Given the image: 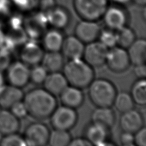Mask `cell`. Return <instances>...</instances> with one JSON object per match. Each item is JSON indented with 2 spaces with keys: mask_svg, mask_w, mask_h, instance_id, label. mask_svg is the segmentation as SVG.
I'll return each mask as SVG.
<instances>
[{
  "mask_svg": "<svg viewBox=\"0 0 146 146\" xmlns=\"http://www.w3.org/2000/svg\"><path fill=\"white\" fill-rule=\"evenodd\" d=\"M55 97L44 88H35L28 91L23 99L28 115L37 121L49 118L57 106Z\"/></svg>",
  "mask_w": 146,
  "mask_h": 146,
  "instance_id": "6da1fadb",
  "label": "cell"
},
{
  "mask_svg": "<svg viewBox=\"0 0 146 146\" xmlns=\"http://www.w3.org/2000/svg\"><path fill=\"white\" fill-rule=\"evenodd\" d=\"M63 74L69 85L85 89L94 79V68L82 58L69 60L63 67Z\"/></svg>",
  "mask_w": 146,
  "mask_h": 146,
  "instance_id": "7a4b0ae2",
  "label": "cell"
},
{
  "mask_svg": "<svg viewBox=\"0 0 146 146\" xmlns=\"http://www.w3.org/2000/svg\"><path fill=\"white\" fill-rule=\"evenodd\" d=\"M90 100L96 107L111 106L117 94L115 86L105 78L94 79L88 87Z\"/></svg>",
  "mask_w": 146,
  "mask_h": 146,
  "instance_id": "3957f363",
  "label": "cell"
},
{
  "mask_svg": "<svg viewBox=\"0 0 146 146\" xmlns=\"http://www.w3.org/2000/svg\"><path fill=\"white\" fill-rule=\"evenodd\" d=\"M109 0H73V7L81 19L98 21L102 19Z\"/></svg>",
  "mask_w": 146,
  "mask_h": 146,
  "instance_id": "277c9868",
  "label": "cell"
},
{
  "mask_svg": "<svg viewBox=\"0 0 146 146\" xmlns=\"http://www.w3.org/2000/svg\"><path fill=\"white\" fill-rule=\"evenodd\" d=\"M78 113L75 109L66 106H57L49 117L53 129L69 131L75 126L78 121Z\"/></svg>",
  "mask_w": 146,
  "mask_h": 146,
  "instance_id": "5b68a950",
  "label": "cell"
},
{
  "mask_svg": "<svg viewBox=\"0 0 146 146\" xmlns=\"http://www.w3.org/2000/svg\"><path fill=\"white\" fill-rule=\"evenodd\" d=\"M50 130L46 124L35 122L27 127L23 138L26 145L45 146L48 145Z\"/></svg>",
  "mask_w": 146,
  "mask_h": 146,
  "instance_id": "8992f818",
  "label": "cell"
},
{
  "mask_svg": "<svg viewBox=\"0 0 146 146\" xmlns=\"http://www.w3.org/2000/svg\"><path fill=\"white\" fill-rule=\"evenodd\" d=\"M105 64L110 71L115 73L126 71L131 66L126 49L117 46L109 49Z\"/></svg>",
  "mask_w": 146,
  "mask_h": 146,
  "instance_id": "52a82bcc",
  "label": "cell"
},
{
  "mask_svg": "<svg viewBox=\"0 0 146 146\" xmlns=\"http://www.w3.org/2000/svg\"><path fill=\"white\" fill-rule=\"evenodd\" d=\"M29 66L21 61L12 62L8 67L5 80L9 85L22 88L30 82Z\"/></svg>",
  "mask_w": 146,
  "mask_h": 146,
  "instance_id": "ba28073f",
  "label": "cell"
},
{
  "mask_svg": "<svg viewBox=\"0 0 146 146\" xmlns=\"http://www.w3.org/2000/svg\"><path fill=\"white\" fill-rule=\"evenodd\" d=\"M108 51L106 46L96 40L85 46L82 58L93 68L100 67L105 64Z\"/></svg>",
  "mask_w": 146,
  "mask_h": 146,
  "instance_id": "9c48e42d",
  "label": "cell"
},
{
  "mask_svg": "<svg viewBox=\"0 0 146 146\" xmlns=\"http://www.w3.org/2000/svg\"><path fill=\"white\" fill-rule=\"evenodd\" d=\"M120 5L108 6L103 16L104 23L108 29L117 31L126 26L127 15L123 8Z\"/></svg>",
  "mask_w": 146,
  "mask_h": 146,
  "instance_id": "30bf717a",
  "label": "cell"
},
{
  "mask_svg": "<svg viewBox=\"0 0 146 146\" xmlns=\"http://www.w3.org/2000/svg\"><path fill=\"white\" fill-rule=\"evenodd\" d=\"M101 31V27L97 21L82 19L76 26L74 35L87 44L97 40Z\"/></svg>",
  "mask_w": 146,
  "mask_h": 146,
  "instance_id": "8fae6325",
  "label": "cell"
},
{
  "mask_svg": "<svg viewBox=\"0 0 146 146\" xmlns=\"http://www.w3.org/2000/svg\"><path fill=\"white\" fill-rule=\"evenodd\" d=\"M45 14L47 23L54 29L62 30L69 25L71 16L66 8L56 5Z\"/></svg>",
  "mask_w": 146,
  "mask_h": 146,
  "instance_id": "7c38bea8",
  "label": "cell"
},
{
  "mask_svg": "<svg viewBox=\"0 0 146 146\" xmlns=\"http://www.w3.org/2000/svg\"><path fill=\"white\" fill-rule=\"evenodd\" d=\"M119 124L122 131L134 133L144 126V118L139 111L133 108L122 113Z\"/></svg>",
  "mask_w": 146,
  "mask_h": 146,
  "instance_id": "4fadbf2b",
  "label": "cell"
},
{
  "mask_svg": "<svg viewBox=\"0 0 146 146\" xmlns=\"http://www.w3.org/2000/svg\"><path fill=\"white\" fill-rule=\"evenodd\" d=\"M85 44L75 35L64 37L61 53L65 58L69 60L82 58Z\"/></svg>",
  "mask_w": 146,
  "mask_h": 146,
  "instance_id": "5bb4252c",
  "label": "cell"
},
{
  "mask_svg": "<svg viewBox=\"0 0 146 146\" xmlns=\"http://www.w3.org/2000/svg\"><path fill=\"white\" fill-rule=\"evenodd\" d=\"M44 49L35 42H28L23 46L20 51L21 61L28 66L40 64L44 56Z\"/></svg>",
  "mask_w": 146,
  "mask_h": 146,
  "instance_id": "9a60e30c",
  "label": "cell"
},
{
  "mask_svg": "<svg viewBox=\"0 0 146 146\" xmlns=\"http://www.w3.org/2000/svg\"><path fill=\"white\" fill-rule=\"evenodd\" d=\"M59 96L62 105L75 110L83 105L85 100L82 89L69 85L62 91Z\"/></svg>",
  "mask_w": 146,
  "mask_h": 146,
  "instance_id": "2e32d148",
  "label": "cell"
},
{
  "mask_svg": "<svg viewBox=\"0 0 146 146\" xmlns=\"http://www.w3.org/2000/svg\"><path fill=\"white\" fill-rule=\"evenodd\" d=\"M108 130L103 125L92 122L86 127L85 138L92 145H106Z\"/></svg>",
  "mask_w": 146,
  "mask_h": 146,
  "instance_id": "e0dca14e",
  "label": "cell"
},
{
  "mask_svg": "<svg viewBox=\"0 0 146 146\" xmlns=\"http://www.w3.org/2000/svg\"><path fill=\"white\" fill-rule=\"evenodd\" d=\"M22 88L11 85H5L0 90V107L1 109H10L24 97Z\"/></svg>",
  "mask_w": 146,
  "mask_h": 146,
  "instance_id": "ac0fdd59",
  "label": "cell"
},
{
  "mask_svg": "<svg viewBox=\"0 0 146 146\" xmlns=\"http://www.w3.org/2000/svg\"><path fill=\"white\" fill-rule=\"evenodd\" d=\"M42 85L44 88L54 96H59L69 85L65 76L60 72H49Z\"/></svg>",
  "mask_w": 146,
  "mask_h": 146,
  "instance_id": "d6986e66",
  "label": "cell"
},
{
  "mask_svg": "<svg viewBox=\"0 0 146 146\" xmlns=\"http://www.w3.org/2000/svg\"><path fill=\"white\" fill-rule=\"evenodd\" d=\"M20 128V119L9 109L0 110V134L3 135L17 133Z\"/></svg>",
  "mask_w": 146,
  "mask_h": 146,
  "instance_id": "ffe728a7",
  "label": "cell"
},
{
  "mask_svg": "<svg viewBox=\"0 0 146 146\" xmlns=\"http://www.w3.org/2000/svg\"><path fill=\"white\" fill-rule=\"evenodd\" d=\"M126 50L131 64L137 66L146 63V40L144 38H136Z\"/></svg>",
  "mask_w": 146,
  "mask_h": 146,
  "instance_id": "44dd1931",
  "label": "cell"
},
{
  "mask_svg": "<svg viewBox=\"0 0 146 146\" xmlns=\"http://www.w3.org/2000/svg\"><path fill=\"white\" fill-rule=\"evenodd\" d=\"M91 119L92 122L100 124L110 129L115 123L116 115L111 106L97 107L92 112Z\"/></svg>",
  "mask_w": 146,
  "mask_h": 146,
  "instance_id": "7402d4cb",
  "label": "cell"
},
{
  "mask_svg": "<svg viewBox=\"0 0 146 146\" xmlns=\"http://www.w3.org/2000/svg\"><path fill=\"white\" fill-rule=\"evenodd\" d=\"M64 40L61 30L53 28L47 31L42 38L44 49L47 51H60Z\"/></svg>",
  "mask_w": 146,
  "mask_h": 146,
  "instance_id": "603a6c76",
  "label": "cell"
},
{
  "mask_svg": "<svg viewBox=\"0 0 146 146\" xmlns=\"http://www.w3.org/2000/svg\"><path fill=\"white\" fill-rule=\"evenodd\" d=\"M64 58L60 51H47L41 63L48 72H60L65 64Z\"/></svg>",
  "mask_w": 146,
  "mask_h": 146,
  "instance_id": "cb8c5ba5",
  "label": "cell"
},
{
  "mask_svg": "<svg viewBox=\"0 0 146 146\" xmlns=\"http://www.w3.org/2000/svg\"><path fill=\"white\" fill-rule=\"evenodd\" d=\"M130 94L135 104L145 106L146 104L145 79H138L132 85Z\"/></svg>",
  "mask_w": 146,
  "mask_h": 146,
  "instance_id": "d4e9b609",
  "label": "cell"
},
{
  "mask_svg": "<svg viewBox=\"0 0 146 146\" xmlns=\"http://www.w3.org/2000/svg\"><path fill=\"white\" fill-rule=\"evenodd\" d=\"M117 35V46L127 49L136 39V35L132 28L127 26L115 31Z\"/></svg>",
  "mask_w": 146,
  "mask_h": 146,
  "instance_id": "484cf974",
  "label": "cell"
},
{
  "mask_svg": "<svg viewBox=\"0 0 146 146\" xmlns=\"http://www.w3.org/2000/svg\"><path fill=\"white\" fill-rule=\"evenodd\" d=\"M72 139L69 131L53 129L50 131L48 145L51 146H67Z\"/></svg>",
  "mask_w": 146,
  "mask_h": 146,
  "instance_id": "4316f807",
  "label": "cell"
},
{
  "mask_svg": "<svg viewBox=\"0 0 146 146\" xmlns=\"http://www.w3.org/2000/svg\"><path fill=\"white\" fill-rule=\"evenodd\" d=\"M113 105L120 113H124L134 108L135 103L130 94L126 92L117 93Z\"/></svg>",
  "mask_w": 146,
  "mask_h": 146,
  "instance_id": "83f0119b",
  "label": "cell"
},
{
  "mask_svg": "<svg viewBox=\"0 0 146 146\" xmlns=\"http://www.w3.org/2000/svg\"><path fill=\"white\" fill-rule=\"evenodd\" d=\"M48 73L42 65H35L30 69V81L35 85L43 84Z\"/></svg>",
  "mask_w": 146,
  "mask_h": 146,
  "instance_id": "f1b7e54d",
  "label": "cell"
},
{
  "mask_svg": "<svg viewBox=\"0 0 146 146\" xmlns=\"http://www.w3.org/2000/svg\"><path fill=\"white\" fill-rule=\"evenodd\" d=\"M99 39L101 43L106 46L108 49L117 46V35L116 32L110 29L101 30Z\"/></svg>",
  "mask_w": 146,
  "mask_h": 146,
  "instance_id": "f546056e",
  "label": "cell"
},
{
  "mask_svg": "<svg viewBox=\"0 0 146 146\" xmlns=\"http://www.w3.org/2000/svg\"><path fill=\"white\" fill-rule=\"evenodd\" d=\"M3 136V137L0 140L1 146H26L24 138L17 133Z\"/></svg>",
  "mask_w": 146,
  "mask_h": 146,
  "instance_id": "4dcf8cb0",
  "label": "cell"
},
{
  "mask_svg": "<svg viewBox=\"0 0 146 146\" xmlns=\"http://www.w3.org/2000/svg\"><path fill=\"white\" fill-rule=\"evenodd\" d=\"M13 7L21 11L29 12L36 7L37 0H11Z\"/></svg>",
  "mask_w": 146,
  "mask_h": 146,
  "instance_id": "1f68e13d",
  "label": "cell"
},
{
  "mask_svg": "<svg viewBox=\"0 0 146 146\" xmlns=\"http://www.w3.org/2000/svg\"><path fill=\"white\" fill-rule=\"evenodd\" d=\"M9 110L19 119L25 118L28 115L27 109L23 100L15 103Z\"/></svg>",
  "mask_w": 146,
  "mask_h": 146,
  "instance_id": "d6a6232c",
  "label": "cell"
},
{
  "mask_svg": "<svg viewBox=\"0 0 146 146\" xmlns=\"http://www.w3.org/2000/svg\"><path fill=\"white\" fill-rule=\"evenodd\" d=\"M134 144L137 146H146V129L141 127L133 133Z\"/></svg>",
  "mask_w": 146,
  "mask_h": 146,
  "instance_id": "836d02e7",
  "label": "cell"
},
{
  "mask_svg": "<svg viewBox=\"0 0 146 146\" xmlns=\"http://www.w3.org/2000/svg\"><path fill=\"white\" fill-rule=\"evenodd\" d=\"M11 63V57L9 52L5 49H0V71L6 70Z\"/></svg>",
  "mask_w": 146,
  "mask_h": 146,
  "instance_id": "e575fe53",
  "label": "cell"
},
{
  "mask_svg": "<svg viewBox=\"0 0 146 146\" xmlns=\"http://www.w3.org/2000/svg\"><path fill=\"white\" fill-rule=\"evenodd\" d=\"M56 5V0H37L36 7H38L40 11L46 12Z\"/></svg>",
  "mask_w": 146,
  "mask_h": 146,
  "instance_id": "d590c367",
  "label": "cell"
},
{
  "mask_svg": "<svg viewBox=\"0 0 146 146\" xmlns=\"http://www.w3.org/2000/svg\"><path fill=\"white\" fill-rule=\"evenodd\" d=\"M120 142L124 146H134L133 133L126 131H122L120 136Z\"/></svg>",
  "mask_w": 146,
  "mask_h": 146,
  "instance_id": "8d00e7d4",
  "label": "cell"
},
{
  "mask_svg": "<svg viewBox=\"0 0 146 146\" xmlns=\"http://www.w3.org/2000/svg\"><path fill=\"white\" fill-rule=\"evenodd\" d=\"M12 7L11 0H0V16L7 15Z\"/></svg>",
  "mask_w": 146,
  "mask_h": 146,
  "instance_id": "74e56055",
  "label": "cell"
},
{
  "mask_svg": "<svg viewBox=\"0 0 146 146\" xmlns=\"http://www.w3.org/2000/svg\"><path fill=\"white\" fill-rule=\"evenodd\" d=\"M133 72L138 79H145L146 77V66L145 64H140L135 66Z\"/></svg>",
  "mask_w": 146,
  "mask_h": 146,
  "instance_id": "f35d334b",
  "label": "cell"
},
{
  "mask_svg": "<svg viewBox=\"0 0 146 146\" xmlns=\"http://www.w3.org/2000/svg\"><path fill=\"white\" fill-rule=\"evenodd\" d=\"M69 146H91L92 144L85 138L78 137L71 139L69 143Z\"/></svg>",
  "mask_w": 146,
  "mask_h": 146,
  "instance_id": "ab89813d",
  "label": "cell"
},
{
  "mask_svg": "<svg viewBox=\"0 0 146 146\" xmlns=\"http://www.w3.org/2000/svg\"><path fill=\"white\" fill-rule=\"evenodd\" d=\"M115 4L120 6H124L132 2V0H111Z\"/></svg>",
  "mask_w": 146,
  "mask_h": 146,
  "instance_id": "60d3db41",
  "label": "cell"
},
{
  "mask_svg": "<svg viewBox=\"0 0 146 146\" xmlns=\"http://www.w3.org/2000/svg\"><path fill=\"white\" fill-rule=\"evenodd\" d=\"M132 2H133L135 4L139 7H145L146 4V0H132Z\"/></svg>",
  "mask_w": 146,
  "mask_h": 146,
  "instance_id": "b9f144b4",
  "label": "cell"
},
{
  "mask_svg": "<svg viewBox=\"0 0 146 146\" xmlns=\"http://www.w3.org/2000/svg\"><path fill=\"white\" fill-rule=\"evenodd\" d=\"M5 85V76L2 74L1 71H0V90L4 87Z\"/></svg>",
  "mask_w": 146,
  "mask_h": 146,
  "instance_id": "7bdbcfd3",
  "label": "cell"
},
{
  "mask_svg": "<svg viewBox=\"0 0 146 146\" xmlns=\"http://www.w3.org/2000/svg\"><path fill=\"white\" fill-rule=\"evenodd\" d=\"M1 110V107H0V110Z\"/></svg>",
  "mask_w": 146,
  "mask_h": 146,
  "instance_id": "ee69618b",
  "label": "cell"
}]
</instances>
